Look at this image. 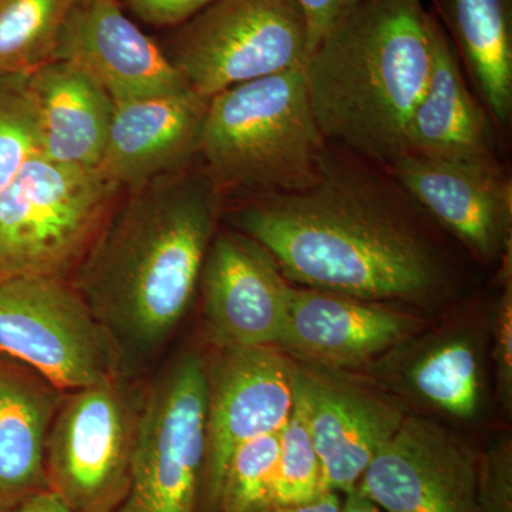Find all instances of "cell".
Instances as JSON below:
<instances>
[{
  "mask_svg": "<svg viewBox=\"0 0 512 512\" xmlns=\"http://www.w3.org/2000/svg\"><path fill=\"white\" fill-rule=\"evenodd\" d=\"M426 214L389 171L329 147L305 190L242 198L232 228L289 282L362 301H426L447 279Z\"/></svg>",
  "mask_w": 512,
  "mask_h": 512,
  "instance_id": "obj_1",
  "label": "cell"
},
{
  "mask_svg": "<svg viewBox=\"0 0 512 512\" xmlns=\"http://www.w3.org/2000/svg\"><path fill=\"white\" fill-rule=\"evenodd\" d=\"M222 198L197 160L124 191L70 282L128 377L160 355L198 291Z\"/></svg>",
  "mask_w": 512,
  "mask_h": 512,
  "instance_id": "obj_2",
  "label": "cell"
},
{
  "mask_svg": "<svg viewBox=\"0 0 512 512\" xmlns=\"http://www.w3.org/2000/svg\"><path fill=\"white\" fill-rule=\"evenodd\" d=\"M423 0H365L306 60V90L329 146L389 171L407 156V131L431 70Z\"/></svg>",
  "mask_w": 512,
  "mask_h": 512,
  "instance_id": "obj_3",
  "label": "cell"
},
{
  "mask_svg": "<svg viewBox=\"0 0 512 512\" xmlns=\"http://www.w3.org/2000/svg\"><path fill=\"white\" fill-rule=\"evenodd\" d=\"M328 150L301 67L208 100L197 161L222 200H242L311 187Z\"/></svg>",
  "mask_w": 512,
  "mask_h": 512,
  "instance_id": "obj_4",
  "label": "cell"
},
{
  "mask_svg": "<svg viewBox=\"0 0 512 512\" xmlns=\"http://www.w3.org/2000/svg\"><path fill=\"white\" fill-rule=\"evenodd\" d=\"M123 190L37 153L0 192V271L72 278Z\"/></svg>",
  "mask_w": 512,
  "mask_h": 512,
  "instance_id": "obj_5",
  "label": "cell"
},
{
  "mask_svg": "<svg viewBox=\"0 0 512 512\" xmlns=\"http://www.w3.org/2000/svg\"><path fill=\"white\" fill-rule=\"evenodd\" d=\"M202 99L305 67L309 30L296 0H217L178 26L164 50Z\"/></svg>",
  "mask_w": 512,
  "mask_h": 512,
  "instance_id": "obj_6",
  "label": "cell"
},
{
  "mask_svg": "<svg viewBox=\"0 0 512 512\" xmlns=\"http://www.w3.org/2000/svg\"><path fill=\"white\" fill-rule=\"evenodd\" d=\"M0 353L60 392L123 377L116 350L82 295L57 276L0 271Z\"/></svg>",
  "mask_w": 512,
  "mask_h": 512,
  "instance_id": "obj_7",
  "label": "cell"
},
{
  "mask_svg": "<svg viewBox=\"0 0 512 512\" xmlns=\"http://www.w3.org/2000/svg\"><path fill=\"white\" fill-rule=\"evenodd\" d=\"M143 393L119 377L63 397L46 441V483L73 512H114L126 500Z\"/></svg>",
  "mask_w": 512,
  "mask_h": 512,
  "instance_id": "obj_8",
  "label": "cell"
},
{
  "mask_svg": "<svg viewBox=\"0 0 512 512\" xmlns=\"http://www.w3.org/2000/svg\"><path fill=\"white\" fill-rule=\"evenodd\" d=\"M207 369L184 352L143 393L131 481L114 512H194L205 461Z\"/></svg>",
  "mask_w": 512,
  "mask_h": 512,
  "instance_id": "obj_9",
  "label": "cell"
},
{
  "mask_svg": "<svg viewBox=\"0 0 512 512\" xmlns=\"http://www.w3.org/2000/svg\"><path fill=\"white\" fill-rule=\"evenodd\" d=\"M295 365L274 346L224 348L207 369V421L202 476L218 504L229 458L238 447L278 433L295 406Z\"/></svg>",
  "mask_w": 512,
  "mask_h": 512,
  "instance_id": "obj_10",
  "label": "cell"
},
{
  "mask_svg": "<svg viewBox=\"0 0 512 512\" xmlns=\"http://www.w3.org/2000/svg\"><path fill=\"white\" fill-rule=\"evenodd\" d=\"M292 288L268 249L238 229L217 228L198 284L205 335L218 349L278 345Z\"/></svg>",
  "mask_w": 512,
  "mask_h": 512,
  "instance_id": "obj_11",
  "label": "cell"
},
{
  "mask_svg": "<svg viewBox=\"0 0 512 512\" xmlns=\"http://www.w3.org/2000/svg\"><path fill=\"white\" fill-rule=\"evenodd\" d=\"M356 490L384 512H480L473 451L421 417L404 416Z\"/></svg>",
  "mask_w": 512,
  "mask_h": 512,
  "instance_id": "obj_12",
  "label": "cell"
},
{
  "mask_svg": "<svg viewBox=\"0 0 512 512\" xmlns=\"http://www.w3.org/2000/svg\"><path fill=\"white\" fill-rule=\"evenodd\" d=\"M302 407L322 466L326 491L349 493L404 419L393 402L332 370L295 367Z\"/></svg>",
  "mask_w": 512,
  "mask_h": 512,
  "instance_id": "obj_13",
  "label": "cell"
},
{
  "mask_svg": "<svg viewBox=\"0 0 512 512\" xmlns=\"http://www.w3.org/2000/svg\"><path fill=\"white\" fill-rule=\"evenodd\" d=\"M389 173L421 210L481 259L511 249L512 184L503 167L409 154Z\"/></svg>",
  "mask_w": 512,
  "mask_h": 512,
  "instance_id": "obj_14",
  "label": "cell"
},
{
  "mask_svg": "<svg viewBox=\"0 0 512 512\" xmlns=\"http://www.w3.org/2000/svg\"><path fill=\"white\" fill-rule=\"evenodd\" d=\"M55 60L92 74L114 104L190 89L163 47L124 13L120 0H80L64 22Z\"/></svg>",
  "mask_w": 512,
  "mask_h": 512,
  "instance_id": "obj_15",
  "label": "cell"
},
{
  "mask_svg": "<svg viewBox=\"0 0 512 512\" xmlns=\"http://www.w3.org/2000/svg\"><path fill=\"white\" fill-rule=\"evenodd\" d=\"M419 323L375 302L293 285L279 348L306 366H359L409 339Z\"/></svg>",
  "mask_w": 512,
  "mask_h": 512,
  "instance_id": "obj_16",
  "label": "cell"
},
{
  "mask_svg": "<svg viewBox=\"0 0 512 512\" xmlns=\"http://www.w3.org/2000/svg\"><path fill=\"white\" fill-rule=\"evenodd\" d=\"M208 100L191 89L114 104L97 170L123 191L197 160Z\"/></svg>",
  "mask_w": 512,
  "mask_h": 512,
  "instance_id": "obj_17",
  "label": "cell"
},
{
  "mask_svg": "<svg viewBox=\"0 0 512 512\" xmlns=\"http://www.w3.org/2000/svg\"><path fill=\"white\" fill-rule=\"evenodd\" d=\"M495 147L490 114L468 89L456 49L433 15L429 83L410 121L407 156L501 167Z\"/></svg>",
  "mask_w": 512,
  "mask_h": 512,
  "instance_id": "obj_18",
  "label": "cell"
},
{
  "mask_svg": "<svg viewBox=\"0 0 512 512\" xmlns=\"http://www.w3.org/2000/svg\"><path fill=\"white\" fill-rule=\"evenodd\" d=\"M28 82L39 114L40 153L59 163L99 167L114 113L103 86L66 60L43 64Z\"/></svg>",
  "mask_w": 512,
  "mask_h": 512,
  "instance_id": "obj_19",
  "label": "cell"
},
{
  "mask_svg": "<svg viewBox=\"0 0 512 512\" xmlns=\"http://www.w3.org/2000/svg\"><path fill=\"white\" fill-rule=\"evenodd\" d=\"M63 397L33 370L0 363V512L47 490L46 441Z\"/></svg>",
  "mask_w": 512,
  "mask_h": 512,
  "instance_id": "obj_20",
  "label": "cell"
},
{
  "mask_svg": "<svg viewBox=\"0 0 512 512\" xmlns=\"http://www.w3.org/2000/svg\"><path fill=\"white\" fill-rule=\"evenodd\" d=\"M485 110L500 126L512 116L511 0H436Z\"/></svg>",
  "mask_w": 512,
  "mask_h": 512,
  "instance_id": "obj_21",
  "label": "cell"
},
{
  "mask_svg": "<svg viewBox=\"0 0 512 512\" xmlns=\"http://www.w3.org/2000/svg\"><path fill=\"white\" fill-rule=\"evenodd\" d=\"M410 387L430 406L470 419L480 404V362L473 343L447 339L417 357L406 372Z\"/></svg>",
  "mask_w": 512,
  "mask_h": 512,
  "instance_id": "obj_22",
  "label": "cell"
},
{
  "mask_svg": "<svg viewBox=\"0 0 512 512\" xmlns=\"http://www.w3.org/2000/svg\"><path fill=\"white\" fill-rule=\"evenodd\" d=\"M80 0H0V73L29 74L55 60L64 22Z\"/></svg>",
  "mask_w": 512,
  "mask_h": 512,
  "instance_id": "obj_23",
  "label": "cell"
},
{
  "mask_svg": "<svg viewBox=\"0 0 512 512\" xmlns=\"http://www.w3.org/2000/svg\"><path fill=\"white\" fill-rule=\"evenodd\" d=\"M279 433L256 437L229 458L217 504L222 512H261L275 505Z\"/></svg>",
  "mask_w": 512,
  "mask_h": 512,
  "instance_id": "obj_24",
  "label": "cell"
},
{
  "mask_svg": "<svg viewBox=\"0 0 512 512\" xmlns=\"http://www.w3.org/2000/svg\"><path fill=\"white\" fill-rule=\"evenodd\" d=\"M40 147L39 114L28 74L0 73V192Z\"/></svg>",
  "mask_w": 512,
  "mask_h": 512,
  "instance_id": "obj_25",
  "label": "cell"
},
{
  "mask_svg": "<svg viewBox=\"0 0 512 512\" xmlns=\"http://www.w3.org/2000/svg\"><path fill=\"white\" fill-rule=\"evenodd\" d=\"M325 491L318 451L295 399L291 417L279 433L275 505L308 503Z\"/></svg>",
  "mask_w": 512,
  "mask_h": 512,
  "instance_id": "obj_26",
  "label": "cell"
},
{
  "mask_svg": "<svg viewBox=\"0 0 512 512\" xmlns=\"http://www.w3.org/2000/svg\"><path fill=\"white\" fill-rule=\"evenodd\" d=\"M480 512H512V447L507 437L495 441L478 464Z\"/></svg>",
  "mask_w": 512,
  "mask_h": 512,
  "instance_id": "obj_27",
  "label": "cell"
},
{
  "mask_svg": "<svg viewBox=\"0 0 512 512\" xmlns=\"http://www.w3.org/2000/svg\"><path fill=\"white\" fill-rule=\"evenodd\" d=\"M511 264V258L508 259ZM504 264L503 292L495 305L494 359L497 367L498 394L504 409L512 403V282L511 266Z\"/></svg>",
  "mask_w": 512,
  "mask_h": 512,
  "instance_id": "obj_28",
  "label": "cell"
},
{
  "mask_svg": "<svg viewBox=\"0 0 512 512\" xmlns=\"http://www.w3.org/2000/svg\"><path fill=\"white\" fill-rule=\"evenodd\" d=\"M217 0H126L134 18L153 28H178Z\"/></svg>",
  "mask_w": 512,
  "mask_h": 512,
  "instance_id": "obj_29",
  "label": "cell"
},
{
  "mask_svg": "<svg viewBox=\"0 0 512 512\" xmlns=\"http://www.w3.org/2000/svg\"><path fill=\"white\" fill-rule=\"evenodd\" d=\"M365 0H296L309 30V56L320 40Z\"/></svg>",
  "mask_w": 512,
  "mask_h": 512,
  "instance_id": "obj_30",
  "label": "cell"
},
{
  "mask_svg": "<svg viewBox=\"0 0 512 512\" xmlns=\"http://www.w3.org/2000/svg\"><path fill=\"white\" fill-rule=\"evenodd\" d=\"M261 512H342V501L335 491H325L308 503L272 505Z\"/></svg>",
  "mask_w": 512,
  "mask_h": 512,
  "instance_id": "obj_31",
  "label": "cell"
},
{
  "mask_svg": "<svg viewBox=\"0 0 512 512\" xmlns=\"http://www.w3.org/2000/svg\"><path fill=\"white\" fill-rule=\"evenodd\" d=\"M9 512H73L50 490L40 491Z\"/></svg>",
  "mask_w": 512,
  "mask_h": 512,
  "instance_id": "obj_32",
  "label": "cell"
},
{
  "mask_svg": "<svg viewBox=\"0 0 512 512\" xmlns=\"http://www.w3.org/2000/svg\"><path fill=\"white\" fill-rule=\"evenodd\" d=\"M342 512H384L382 508L377 507L375 503L367 500L357 490L346 493L345 501L342 503Z\"/></svg>",
  "mask_w": 512,
  "mask_h": 512,
  "instance_id": "obj_33",
  "label": "cell"
}]
</instances>
